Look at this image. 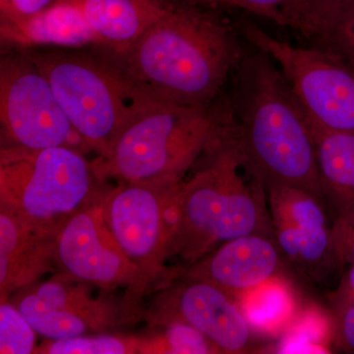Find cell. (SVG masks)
<instances>
[{"instance_id": "cell-5", "label": "cell", "mask_w": 354, "mask_h": 354, "mask_svg": "<svg viewBox=\"0 0 354 354\" xmlns=\"http://www.w3.org/2000/svg\"><path fill=\"white\" fill-rule=\"evenodd\" d=\"M104 181L76 149H1L0 208L55 236L70 218L101 202L109 191Z\"/></svg>"}, {"instance_id": "cell-23", "label": "cell", "mask_w": 354, "mask_h": 354, "mask_svg": "<svg viewBox=\"0 0 354 354\" xmlns=\"http://www.w3.org/2000/svg\"><path fill=\"white\" fill-rule=\"evenodd\" d=\"M164 335L144 341L143 353L204 354L220 353L202 333L180 321L162 322Z\"/></svg>"}, {"instance_id": "cell-10", "label": "cell", "mask_w": 354, "mask_h": 354, "mask_svg": "<svg viewBox=\"0 0 354 354\" xmlns=\"http://www.w3.org/2000/svg\"><path fill=\"white\" fill-rule=\"evenodd\" d=\"M55 252L58 267L71 278L106 290L127 288L129 308L150 286L109 232L101 202L79 212L60 227Z\"/></svg>"}, {"instance_id": "cell-29", "label": "cell", "mask_w": 354, "mask_h": 354, "mask_svg": "<svg viewBox=\"0 0 354 354\" xmlns=\"http://www.w3.org/2000/svg\"><path fill=\"white\" fill-rule=\"evenodd\" d=\"M337 51L344 57L354 59V0L351 1L339 30Z\"/></svg>"}, {"instance_id": "cell-2", "label": "cell", "mask_w": 354, "mask_h": 354, "mask_svg": "<svg viewBox=\"0 0 354 354\" xmlns=\"http://www.w3.org/2000/svg\"><path fill=\"white\" fill-rule=\"evenodd\" d=\"M177 190L167 259L193 265L221 244L248 234L274 237L264 180L234 123Z\"/></svg>"}, {"instance_id": "cell-13", "label": "cell", "mask_w": 354, "mask_h": 354, "mask_svg": "<svg viewBox=\"0 0 354 354\" xmlns=\"http://www.w3.org/2000/svg\"><path fill=\"white\" fill-rule=\"evenodd\" d=\"M186 279L167 295L160 321L192 326L220 353H250L255 333L234 298L209 281Z\"/></svg>"}, {"instance_id": "cell-28", "label": "cell", "mask_w": 354, "mask_h": 354, "mask_svg": "<svg viewBox=\"0 0 354 354\" xmlns=\"http://www.w3.org/2000/svg\"><path fill=\"white\" fill-rule=\"evenodd\" d=\"M334 313L354 304V265L348 267L337 290L329 295Z\"/></svg>"}, {"instance_id": "cell-24", "label": "cell", "mask_w": 354, "mask_h": 354, "mask_svg": "<svg viewBox=\"0 0 354 354\" xmlns=\"http://www.w3.org/2000/svg\"><path fill=\"white\" fill-rule=\"evenodd\" d=\"M36 330L13 304L0 306V353L29 354L35 351Z\"/></svg>"}, {"instance_id": "cell-22", "label": "cell", "mask_w": 354, "mask_h": 354, "mask_svg": "<svg viewBox=\"0 0 354 354\" xmlns=\"http://www.w3.org/2000/svg\"><path fill=\"white\" fill-rule=\"evenodd\" d=\"M141 339L111 335H85L51 341L37 353L48 354H124L142 353Z\"/></svg>"}, {"instance_id": "cell-12", "label": "cell", "mask_w": 354, "mask_h": 354, "mask_svg": "<svg viewBox=\"0 0 354 354\" xmlns=\"http://www.w3.org/2000/svg\"><path fill=\"white\" fill-rule=\"evenodd\" d=\"M272 230L286 258L300 274L320 281L335 267L327 206L299 188H266Z\"/></svg>"}, {"instance_id": "cell-16", "label": "cell", "mask_w": 354, "mask_h": 354, "mask_svg": "<svg viewBox=\"0 0 354 354\" xmlns=\"http://www.w3.org/2000/svg\"><path fill=\"white\" fill-rule=\"evenodd\" d=\"M99 46L127 50L171 9L174 0H74Z\"/></svg>"}, {"instance_id": "cell-11", "label": "cell", "mask_w": 354, "mask_h": 354, "mask_svg": "<svg viewBox=\"0 0 354 354\" xmlns=\"http://www.w3.org/2000/svg\"><path fill=\"white\" fill-rule=\"evenodd\" d=\"M91 286L62 272L27 286L13 304L37 334L50 341L104 334L127 319L122 313L127 314L111 300L93 297Z\"/></svg>"}, {"instance_id": "cell-15", "label": "cell", "mask_w": 354, "mask_h": 354, "mask_svg": "<svg viewBox=\"0 0 354 354\" xmlns=\"http://www.w3.org/2000/svg\"><path fill=\"white\" fill-rule=\"evenodd\" d=\"M57 265L55 236L41 232L9 212L0 211V295L7 301L14 291L35 281Z\"/></svg>"}, {"instance_id": "cell-4", "label": "cell", "mask_w": 354, "mask_h": 354, "mask_svg": "<svg viewBox=\"0 0 354 354\" xmlns=\"http://www.w3.org/2000/svg\"><path fill=\"white\" fill-rule=\"evenodd\" d=\"M232 122L230 114L208 108L155 102L120 132L108 155L93 162L104 180L183 181Z\"/></svg>"}, {"instance_id": "cell-19", "label": "cell", "mask_w": 354, "mask_h": 354, "mask_svg": "<svg viewBox=\"0 0 354 354\" xmlns=\"http://www.w3.org/2000/svg\"><path fill=\"white\" fill-rule=\"evenodd\" d=\"M310 124L324 197L333 221L354 205V133L324 129L311 120Z\"/></svg>"}, {"instance_id": "cell-20", "label": "cell", "mask_w": 354, "mask_h": 354, "mask_svg": "<svg viewBox=\"0 0 354 354\" xmlns=\"http://www.w3.org/2000/svg\"><path fill=\"white\" fill-rule=\"evenodd\" d=\"M232 297L255 334L281 335L299 311L297 297L283 277Z\"/></svg>"}, {"instance_id": "cell-21", "label": "cell", "mask_w": 354, "mask_h": 354, "mask_svg": "<svg viewBox=\"0 0 354 354\" xmlns=\"http://www.w3.org/2000/svg\"><path fill=\"white\" fill-rule=\"evenodd\" d=\"M334 337V318L317 307L299 310L279 335L276 353H330Z\"/></svg>"}, {"instance_id": "cell-3", "label": "cell", "mask_w": 354, "mask_h": 354, "mask_svg": "<svg viewBox=\"0 0 354 354\" xmlns=\"http://www.w3.org/2000/svg\"><path fill=\"white\" fill-rule=\"evenodd\" d=\"M274 64L260 50L241 60L235 134L266 188H299L326 205L308 115Z\"/></svg>"}, {"instance_id": "cell-25", "label": "cell", "mask_w": 354, "mask_h": 354, "mask_svg": "<svg viewBox=\"0 0 354 354\" xmlns=\"http://www.w3.org/2000/svg\"><path fill=\"white\" fill-rule=\"evenodd\" d=\"M333 244L337 270L354 265V205L333 221Z\"/></svg>"}, {"instance_id": "cell-14", "label": "cell", "mask_w": 354, "mask_h": 354, "mask_svg": "<svg viewBox=\"0 0 354 354\" xmlns=\"http://www.w3.org/2000/svg\"><path fill=\"white\" fill-rule=\"evenodd\" d=\"M283 258L274 237L244 235L221 244L191 265L186 278L209 281L234 297L281 277Z\"/></svg>"}, {"instance_id": "cell-8", "label": "cell", "mask_w": 354, "mask_h": 354, "mask_svg": "<svg viewBox=\"0 0 354 354\" xmlns=\"http://www.w3.org/2000/svg\"><path fill=\"white\" fill-rule=\"evenodd\" d=\"M181 181L121 183L101 201L104 223L121 250L149 283L162 279Z\"/></svg>"}, {"instance_id": "cell-17", "label": "cell", "mask_w": 354, "mask_h": 354, "mask_svg": "<svg viewBox=\"0 0 354 354\" xmlns=\"http://www.w3.org/2000/svg\"><path fill=\"white\" fill-rule=\"evenodd\" d=\"M248 12L290 28L337 51L342 22L353 0H241Z\"/></svg>"}, {"instance_id": "cell-18", "label": "cell", "mask_w": 354, "mask_h": 354, "mask_svg": "<svg viewBox=\"0 0 354 354\" xmlns=\"http://www.w3.org/2000/svg\"><path fill=\"white\" fill-rule=\"evenodd\" d=\"M1 37L8 43L25 46L80 48L91 44H99L74 0H60L28 19L1 21Z\"/></svg>"}, {"instance_id": "cell-6", "label": "cell", "mask_w": 354, "mask_h": 354, "mask_svg": "<svg viewBox=\"0 0 354 354\" xmlns=\"http://www.w3.org/2000/svg\"><path fill=\"white\" fill-rule=\"evenodd\" d=\"M28 55L48 79L74 129L99 158L108 155L120 132L155 102L104 53L46 51Z\"/></svg>"}, {"instance_id": "cell-30", "label": "cell", "mask_w": 354, "mask_h": 354, "mask_svg": "<svg viewBox=\"0 0 354 354\" xmlns=\"http://www.w3.org/2000/svg\"><path fill=\"white\" fill-rule=\"evenodd\" d=\"M193 1L202 2L206 4H223V6H228L241 8L242 10H247V7L241 0H193Z\"/></svg>"}, {"instance_id": "cell-26", "label": "cell", "mask_w": 354, "mask_h": 354, "mask_svg": "<svg viewBox=\"0 0 354 354\" xmlns=\"http://www.w3.org/2000/svg\"><path fill=\"white\" fill-rule=\"evenodd\" d=\"M59 1L60 0H0L1 21L16 22L28 19Z\"/></svg>"}, {"instance_id": "cell-9", "label": "cell", "mask_w": 354, "mask_h": 354, "mask_svg": "<svg viewBox=\"0 0 354 354\" xmlns=\"http://www.w3.org/2000/svg\"><path fill=\"white\" fill-rule=\"evenodd\" d=\"M0 120L6 146L88 148L65 114L46 77L27 55L0 64Z\"/></svg>"}, {"instance_id": "cell-7", "label": "cell", "mask_w": 354, "mask_h": 354, "mask_svg": "<svg viewBox=\"0 0 354 354\" xmlns=\"http://www.w3.org/2000/svg\"><path fill=\"white\" fill-rule=\"evenodd\" d=\"M244 36L278 65L309 120L324 129L354 133V65L332 50L302 48L252 23Z\"/></svg>"}, {"instance_id": "cell-27", "label": "cell", "mask_w": 354, "mask_h": 354, "mask_svg": "<svg viewBox=\"0 0 354 354\" xmlns=\"http://www.w3.org/2000/svg\"><path fill=\"white\" fill-rule=\"evenodd\" d=\"M333 344L344 353H354V304L335 313Z\"/></svg>"}, {"instance_id": "cell-1", "label": "cell", "mask_w": 354, "mask_h": 354, "mask_svg": "<svg viewBox=\"0 0 354 354\" xmlns=\"http://www.w3.org/2000/svg\"><path fill=\"white\" fill-rule=\"evenodd\" d=\"M202 2L174 0L169 11L122 53H104L153 102L208 108L242 60L232 28Z\"/></svg>"}]
</instances>
